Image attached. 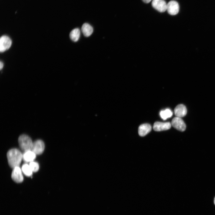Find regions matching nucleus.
Here are the masks:
<instances>
[{
  "instance_id": "f257e3e1",
  "label": "nucleus",
  "mask_w": 215,
  "mask_h": 215,
  "mask_svg": "<svg viewBox=\"0 0 215 215\" xmlns=\"http://www.w3.org/2000/svg\"><path fill=\"white\" fill-rule=\"evenodd\" d=\"M7 157L9 166L13 168L19 166L23 158V155L19 150L13 148L8 151Z\"/></svg>"
},
{
  "instance_id": "f03ea898",
  "label": "nucleus",
  "mask_w": 215,
  "mask_h": 215,
  "mask_svg": "<svg viewBox=\"0 0 215 215\" xmlns=\"http://www.w3.org/2000/svg\"><path fill=\"white\" fill-rule=\"evenodd\" d=\"M18 142L21 148L24 152L31 150L33 142L31 138L25 134L20 135L18 138Z\"/></svg>"
},
{
  "instance_id": "7ed1b4c3",
  "label": "nucleus",
  "mask_w": 215,
  "mask_h": 215,
  "mask_svg": "<svg viewBox=\"0 0 215 215\" xmlns=\"http://www.w3.org/2000/svg\"><path fill=\"white\" fill-rule=\"evenodd\" d=\"M12 44V41L7 36H2L0 39V51L3 52L9 49Z\"/></svg>"
},
{
  "instance_id": "20e7f679",
  "label": "nucleus",
  "mask_w": 215,
  "mask_h": 215,
  "mask_svg": "<svg viewBox=\"0 0 215 215\" xmlns=\"http://www.w3.org/2000/svg\"><path fill=\"white\" fill-rule=\"evenodd\" d=\"M179 8V4L177 1L171 0L167 4L166 10L169 14L175 15L178 13Z\"/></svg>"
},
{
  "instance_id": "39448f33",
  "label": "nucleus",
  "mask_w": 215,
  "mask_h": 215,
  "mask_svg": "<svg viewBox=\"0 0 215 215\" xmlns=\"http://www.w3.org/2000/svg\"><path fill=\"white\" fill-rule=\"evenodd\" d=\"M171 125L176 129L183 131L186 129L185 124L181 118L176 117L172 120L171 122Z\"/></svg>"
},
{
  "instance_id": "423d86ee",
  "label": "nucleus",
  "mask_w": 215,
  "mask_h": 215,
  "mask_svg": "<svg viewBox=\"0 0 215 215\" xmlns=\"http://www.w3.org/2000/svg\"><path fill=\"white\" fill-rule=\"evenodd\" d=\"M151 4L154 8L160 12L167 10V4L164 0H152Z\"/></svg>"
},
{
  "instance_id": "0eeeda50",
  "label": "nucleus",
  "mask_w": 215,
  "mask_h": 215,
  "mask_svg": "<svg viewBox=\"0 0 215 215\" xmlns=\"http://www.w3.org/2000/svg\"><path fill=\"white\" fill-rule=\"evenodd\" d=\"M44 144L43 142L41 140H37L33 143L31 150L36 155L41 154L44 151Z\"/></svg>"
},
{
  "instance_id": "6e6552de",
  "label": "nucleus",
  "mask_w": 215,
  "mask_h": 215,
  "mask_svg": "<svg viewBox=\"0 0 215 215\" xmlns=\"http://www.w3.org/2000/svg\"><path fill=\"white\" fill-rule=\"evenodd\" d=\"M13 180L17 183L22 182L24 179L22 170L19 166L13 168L11 174Z\"/></svg>"
},
{
  "instance_id": "1a4fd4ad",
  "label": "nucleus",
  "mask_w": 215,
  "mask_h": 215,
  "mask_svg": "<svg viewBox=\"0 0 215 215\" xmlns=\"http://www.w3.org/2000/svg\"><path fill=\"white\" fill-rule=\"evenodd\" d=\"M171 126V123L170 122H156L154 124L153 129L155 131H157L167 130L170 129Z\"/></svg>"
},
{
  "instance_id": "9d476101",
  "label": "nucleus",
  "mask_w": 215,
  "mask_h": 215,
  "mask_svg": "<svg viewBox=\"0 0 215 215\" xmlns=\"http://www.w3.org/2000/svg\"><path fill=\"white\" fill-rule=\"evenodd\" d=\"M174 113L176 117L181 118L185 116L187 113V110L185 106L183 104L177 105L175 108Z\"/></svg>"
},
{
  "instance_id": "9b49d317",
  "label": "nucleus",
  "mask_w": 215,
  "mask_h": 215,
  "mask_svg": "<svg viewBox=\"0 0 215 215\" xmlns=\"http://www.w3.org/2000/svg\"><path fill=\"white\" fill-rule=\"evenodd\" d=\"M151 126L149 124H142L140 125L139 127V134L141 136H145L151 131Z\"/></svg>"
},
{
  "instance_id": "f8f14e48",
  "label": "nucleus",
  "mask_w": 215,
  "mask_h": 215,
  "mask_svg": "<svg viewBox=\"0 0 215 215\" xmlns=\"http://www.w3.org/2000/svg\"><path fill=\"white\" fill-rule=\"evenodd\" d=\"M81 30L83 35L86 37L90 36L93 32V27L87 23H85L82 25Z\"/></svg>"
},
{
  "instance_id": "ddd939ff",
  "label": "nucleus",
  "mask_w": 215,
  "mask_h": 215,
  "mask_svg": "<svg viewBox=\"0 0 215 215\" xmlns=\"http://www.w3.org/2000/svg\"><path fill=\"white\" fill-rule=\"evenodd\" d=\"M36 154L31 150L25 152L23 155V158L26 162H31L36 158Z\"/></svg>"
},
{
  "instance_id": "4468645a",
  "label": "nucleus",
  "mask_w": 215,
  "mask_h": 215,
  "mask_svg": "<svg viewBox=\"0 0 215 215\" xmlns=\"http://www.w3.org/2000/svg\"><path fill=\"white\" fill-rule=\"evenodd\" d=\"M80 35V31L78 28L73 30L70 34V37L71 39L73 42L77 41L79 38Z\"/></svg>"
},
{
  "instance_id": "2eb2a0df",
  "label": "nucleus",
  "mask_w": 215,
  "mask_h": 215,
  "mask_svg": "<svg viewBox=\"0 0 215 215\" xmlns=\"http://www.w3.org/2000/svg\"><path fill=\"white\" fill-rule=\"evenodd\" d=\"M160 116L164 120L171 117L173 115V112L169 108H167L161 110L160 112Z\"/></svg>"
},
{
  "instance_id": "dca6fc26",
  "label": "nucleus",
  "mask_w": 215,
  "mask_h": 215,
  "mask_svg": "<svg viewBox=\"0 0 215 215\" xmlns=\"http://www.w3.org/2000/svg\"><path fill=\"white\" fill-rule=\"evenodd\" d=\"M22 170L24 175L27 176H31L33 172L29 165L27 164L22 165Z\"/></svg>"
},
{
  "instance_id": "f3484780",
  "label": "nucleus",
  "mask_w": 215,
  "mask_h": 215,
  "mask_svg": "<svg viewBox=\"0 0 215 215\" xmlns=\"http://www.w3.org/2000/svg\"><path fill=\"white\" fill-rule=\"evenodd\" d=\"M29 165L33 172H36L37 171L39 168V166L38 163L34 161L30 162Z\"/></svg>"
},
{
  "instance_id": "a211bd4d",
  "label": "nucleus",
  "mask_w": 215,
  "mask_h": 215,
  "mask_svg": "<svg viewBox=\"0 0 215 215\" xmlns=\"http://www.w3.org/2000/svg\"><path fill=\"white\" fill-rule=\"evenodd\" d=\"M143 2L146 3H148L150 2L152 0H142Z\"/></svg>"
},
{
  "instance_id": "6ab92c4d",
  "label": "nucleus",
  "mask_w": 215,
  "mask_h": 215,
  "mask_svg": "<svg viewBox=\"0 0 215 215\" xmlns=\"http://www.w3.org/2000/svg\"><path fill=\"white\" fill-rule=\"evenodd\" d=\"M3 63L1 61L0 62V70H1L3 67Z\"/></svg>"
},
{
  "instance_id": "aec40b11",
  "label": "nucleus",
  "mask_w": 215,
  "mask_h": 215,
  "mask_svg": "<svg viewBox=\"0 0 215 215\" xmlns=\"http://www.w3.org/2000/svg\"><path fill=\"white\" fill-rule=\"evenodd\" d=\"M214 204H215V198H214Z\"/></svg>"
}]
</instances>
